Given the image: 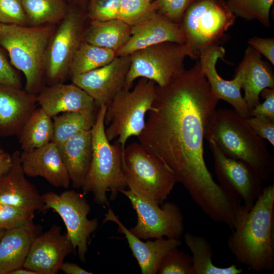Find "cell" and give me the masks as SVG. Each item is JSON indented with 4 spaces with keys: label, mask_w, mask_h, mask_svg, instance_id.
I'll use <instances>...</instances> for the list:
<instances>
[{
    "label": "cell",
    "mask_w": 274,
    "mask_h": 274,
    "mask_svg": "<svg viewBox=\"0 0 274 274\" xmlns=\"http://www.w3.org/2000/svg\"><path fill=\"white\" fill-rule=\"evenodd\" d=\"M235 17L224 0H197L191 4L180 25L186 37L192 59H198L209 48L218 45L234 23Z\"/></svg>",
    "instance_id": "ba28073f"
},
{
    "label": "cell",
    "mask_w": 274,
    "mask_h": 274,
    "mask_svg": "<svg viewBox=\"0 0 274 274\" xmlns=\"http://www.w3.org/2000/svg\"><path fill=\"white\" fill-rule=\"evenodd\" d=\"M107 105L97 108L96 119L91 129L92 155L90 168L81 188L84 195L91 193L95 203L108 205L111 200L126 190L127 184L122 167L123 150L117 142L111 144L105 133L104 116Z\"/></svg>",
    "instance_id": "277c9868"
},
{
    "label": "cell",
    "mask_w": 274,
    "mask_h": 274,
    "mask_svg": "<svg viewBox=\"0 0 274 274\" xmlns=\"http://www.w3.org/2000/svg\"><path fill=\"white\" fill-rule=\"evenodd\" d=\"M197 0H155V10L172 21L180 24L188 8Z\"/></svg>",
    "instance_id": "8d00e7d4"
},
{
    "label": "cell",
    "mask_w": 274,
    "mask_h": 274,
    "mask_svg": "<svg viewBox=\"0 0 274 274\" xmlns=\"http://www.w3.org/2000/svg\"><path fill=\"white\" fill-rule=\"evenodd\" d=\"M130 65L124 88H131L134 81L144 78L164 87L185 70L187 57L192 58L187 44L164 42L137 50L130 55Z\"/></svg>",
    "instance_id": "9c48e42d"
},
{
    "label": "cell",
    "mask_w": 274,
    "mask_h": 274,
    "mask_svg": "<svg viewBox=\"0 0 274 274\" xmlns=\"http://www.w3.org/2000/svg\"><path fill=\"white\" fill-rule=\"evenodd\" d=\"M147 1H148L149 2H151L152 1V0H147Z\"/></svg>",
    "instance_id": "681fc988"
},
{
    "label": "cell",
    "mask_w": 274,
    "mask_h": 274,
    "mask_svg": "<svg viewBox=\"0 0 274 274\" xmlns=\"http://www.w3.org/2000/svg\"><path fill=\"white\" fill-rule=\"evenodd\" d=\"M1 27H2V23L0 22V29H1Z\"/></svg>",
    "instance_id": "c3c4849f"
},
{
    "label": "cell",
    "mask_w": 274,
    "mask_h": 274,
    "mask_svg": "<svg viewBox=\"0 0 274 274\" xmlns=\"http://www.w3.org/2000/svg\"><path fill=\"white\" fill-rule=\"evenodd\" d=\"M0 22L5 24L28 25L22 0H0Z\"/></svg>",
    "instance_id": "74e56055"
},
{
    "label": "cell",
    "mask_w": 274,
    "mask_h": 274,
    "mask_svg": "<svg viewBox=\"0 0 274 274\" xmlns=\"http://www.w3.org/2000/svg\"><path fill=\"white\" fill-rule=\"evenodd\" d=\"M131 36V26L118 19L91 20L85 28L83 41L115 51L124 45Z\"/></svg>",
    "instance_id": "484cf974"
},
{
    "label": "cell",
    "mask_w": 274,
    "mask_h": 274,
    "mask_svg": "<svg viewBox=\"0 0 274 274\" xmlns=\"http://www.w3.org/2000/svg\"><path fill=\"white\" fill-rule=\"evenodd\" d=\"M213 140L225 156L249 164L264 182L274 172V157L263 139L250 127L246 118L234 110L218 109L206 140Z\"/></svg>",
    "instance_id": "3957f363"
},
{
    "label": "cell",
    "mask_w": 274,
    "mask_h": 274,
    "mask_svg": "<svg viewBox=\"0 0 274 274\" xmlns=\"http://www.w3.org/2000/svg\"><path fill=\"white\" fill-rule=\"evenodd\" d=\"M120 0H89L85 12L90 20L101 21L118 19Z\"/></svg>",
    "instance_id": "d590c367"
},
{
    "label": "cell",
    "mask_w": 274,
    "mask_h": 274,
    "mask_svg": "<svg viewBox=\"0 0 274 274\" xmlns=\"http://www.w3.org/2000/svg\"><path fill=\"white\" fill-rule=\"evenodd\" d=\"M6 230L0 228V240L5 233Z\"/></svg>",
    "instance_id": "7dc6e473"
},
{
    "label": "cell",
    "mask_w": 274,
    "mask_h": 274,
    "mask_svg": "<svg viewBox=\"0 0 274 274\" xmlns=\"http://www.w3.org/2000/svg\"><path fill=\"white\" fill-rule=\"evenodd\" d=\"M112 221L118 225V233L125 235L133 256L136 259L143 274H156L165 255L172 249L179 247L181 242L178 239L163 237L143 242L132 233L118 219L111 209L109 208L102 223Z\"/></svg>",
    "instance_id": "ffe728a7"
},
{
    "label": "cell",
    "mask_w": 274,
    "mask_h": 274,
    "mask_svg": "<svg viewBox=\"0 0 274 274\" xmlns=\"http://www.w3.org/2000/svg\"><path fill=\"white\" fill-rule=\"evenodd\" d=\"M85 195L74 190H66L58 194L50 191L42 195L44 210L52 209L61 218L66 234L78 253L80 261H86L90 236L98 225L97 218L89 219L91 211Z\"/></svg>",
    "instance_id": "8fae6325"
},
{
    "label": "cell",
    "mask_w": 274,
    "mask_h": 274,
    "mask_svg": "<svg viewBox=\"0 0 274 274\" xmlns=\"http://www.w3.org/2000/svg\"><path fill=\"white\" fill-rule=\"evenodd\" d=\"M260 94L265 100L250 111L251 116H263L274 120V88H265Z\"/></svg>",
    "instance_id": "60d3db41"
},
{
    "label": "cell",
    "mask_w": 274,
    "mask_h": 274,
    "mask_svg": "<svg viewBox=\"0 0 274 274\" xmlns=\"http://www.w3.org/2000/svg\"><path fill=\"white\" fill-rule=\"evenodd\" d=\"M130 65L129 55L116 56L108 64L72 77L71 80L94 100L98 108L107 105L124 88Z\"/></svg>",
    "instance_id": "5bb4252c"
},
{
    "label": "cell",
    "mask_w": 274,
    "mask_h": 274,
    "mask_svg": "<svg viewBox=\"0 0 274 274\" xmlns=\"http://www.w3.org/2000/svg\"><path fill=\"white\" fill-rule=\"evenodd\" d=\"M246 121L259 136L274 146V120L263 116H251L246 118Z\"/></svg>",
    "instance_id": "f35d334b"
},
{
    "label": "cell",
    "mask_w": 274,
    "mask_h": 274,
    "mask_svg": "<svg viewBox=\"0 0 274 274\" xmlns=\"http://www.w3.org/2000/svg\"><path fill=\"white\" fill-rule=\"evenodd\" d=\"M152 2L147 0H120L118 19L132 27L155 11Z\"/></svg>",
    "instance_id": "d6a6232c"
},
{
    "label": "cell",
    "mask_w": 274,
    "mask_h": 274,
    "mask_svg": "<svg viewBox=\"0 0 274 274\" xmlns=\"http://www.w3.org/2000/svg\"><path fill=\"white\" fill-rule=\"evenodd\" d=\"M168 42L186 44L187 39L180 24L155 11L147 19L131 27L129 40L116 51V56L129 55L144 48Z\"/></svg>",
    "instance_id": "2e32d148"
},
{
    "label": "cell",
    "mask_w": 274,
    "mask_h": 274,
    "mask_svg": "<svg viewBox=\"0 0 274 274\" xmlns=\"http://www.w3.org/2000/svg\"><path fill=\"white\" fill-rule=\"evenodd\" d=\"M73 5L78 6L85 10L89 0H70Z\"/></svg>",
    "instance_id": "bcb514c9"
},
{
    "label": "cell",
    "mask_w": 274,
    "mask_h": 274,
    "mask_svg": "<svg viewBox=\"0 0 274 274\" xmlns=\"http://www.w3.org/2000/svg\"><path fill=\"white\" fill-rule=\"evenodd\" d=\"M53 134L52 118L40 107L32 112L18 136L22 151H27L52 142Z\"/></svg>",
    "instance_id": "4316f807"
},
{
    "label": "cell",
    "mask_w": 274,
    "mask_h": 274,
    "mask_svg": "<svg viewBox=\"0 0 274 274\" xmlns=\"http://www.w3.org/2000/svg\"><path fill=\"white\" fill-rule=\"evenodd\" d=\"M178 248L172 249L165 255L161 262L157 273L194 274L192 256Z\"/></svg>",
    "instance_id": "836d02e7"
},
{
    "label": "cell",
    "mask_w": 274,
    "mask_h": 274,
    "mask_svg": "<svg viewBox=\"0 0 274 274\" xmlns=\"http://www.w3.org/2000/svg\"><path fill=\"white\" fill-rule=\"evenodd\" d=\"M219 100L196 59L167 85H156L152 109L138 136L212 219L228 213L236 200L235 194L215 182L204 159V140Z\"/></svg>",
    "instance_id": "6da1fadb"
},
{
    "label": "cell",
    "mask_w": 274,
    "mask_h": 274,
    "mask_svg": "<svg viewBox=\"0 0 274 274\" xmlns=\"http://www.w3.org/2000/svg\"><path fill=\"white\" fill-rule=\"evenodd\" d=\"M96 113V111H73L54 116L52 118V142L59 145L81 131L90 130L95 123Z\"/></svg>",
    "instance_id": "f546056e"
},
{
    "label": "cell",
    "mask_w": 274,
    "mask_h": 274,
    "mask_svg": "<svg viewBox=\"0 0 274 274\" xmlns=\"http://www.w3.org/2000/svg\"><path fill=\"white\" fill-rule=\"evenodd\" d=\"M55 24L39 26L2 24L0 45L8 52L12 64L25 78V90L37 95L43 87L44 62Z\"/></svg>",
    "instance_id": "5b68a950"
},
{
    "label": "cell",
    "mask_w": 274,
    "mask_h": 274,
    "mask_svg": "<svg viewBox=\"0 0 274 274\" xmlns=\"http://www.w3.org/2000/svg\"><path fill=\"white\" fill-rule=\"evenodd\" d=\"M116 51L82 41L76 50L70 66L71 77L99 68L111 62Z\"/></svg>",
    "instance_id": "4dcf8cb0"
},
{
    "label": "cell",
    "mask_w": 274,
    "mask_h": 274,
    "mask_svg": "<svg viewBox=\"0 0 274 274\" xmlns=\"http://www.w3.org/2000/svg\"><path fill=\"white\" fill-rule=\"evenodd\" d=\"M235 17L248 21L256 20L264 26H270L269 12L273 0H224Z\"/></svg>",
    "instance_id": "1f68e13d"
},
{
    "label": "cell",
    "mask_w": 274,
    "mask_h": 274,
    "mask_svg": "<svg viewBox=\"0 0 274 274\" xmlns=\"http://www.w3.org/2000/svg\"><path fill=\"white\" fill-rule=\"evenodd\" d=\"M122 167L128 188L159 205L164 203L177 183L164 162L140 143L125 147Z\"/></svg>",
    "instance_id": "52a82bcc"
},
{
    "label": "cell",
    "mask_w": 274,
    "mask_h": 274,
    "mask_svg": "<svg viewBox=\"0 0 274 274\" xmlns=\"http://www.w3.org/2000/svg\"><path fill=\"white\" fill-rule=\"evenodd\" d=\"M0 85L21 88L19 75L0 50Z\"/></svg>",
    "instance_id": "ab89813d"
},
{
    "label": "cell",
    "mask_w": 274,
    "mask_h": 274,
    "mask_svg": "<svg viewBox=\"0 0 274 274\" xmlns=\"http://www.w3.org/2000/svg\"><path fill=\"white\" fill-rule=\"evenodd\" d=\"M274 185L263 188L250 210L238 208L229 249L237 261L256 271L274 266Z\"/></svg>",
    "instance_id": "7a4b0ae2"
},
{
    "label": "cell",
    "mask_w": 274,
    "mask_h": 274,
    "mask_svg": "<svg viewBox=\"0 0 274 274\" xmlns=\"http://www.w3.org/2000/svg\"><path fill=\"white\" fill-rule=\"evenodd\" d=\"M20 152L12 154L10 170L0 178V203L11 204L36 212L44 211V203L35 186L25 177L22 168Z\"/></svg>",
    "instance_id": "d6986e66"
},
{
    "label": "cell",
    "mask_w": 274,
    "mask_h": 274,
    "mask_svg": "<svg viewBox=\"0 0 274 274\" xmlns=\"http://www.w3.org/2000/svg\"><path fill=\"white\" fill-rule=\"evenodd\" d=\"M35 212L0 203V228L9 230L33 221Z\"/></svg>",
    "instance_id": "e575fe53"
},
{
    "label": "cell",
    "mask_w": 274,
    "mask_h": 274,
    "mask_svg": "<svg viewBox=\"0 0 274 274\" xmlns=\"http://www.w3.org/2000/svg\"><path fill=\"white\" fill-rule=\"evenodd\" d=\"M57 145L71 183L73 187L81 188L92 159L91 129L81 131Z\"/></svg>",
    "instance_id": "cb8c5ba5"
},
{
    "label": "cell",
    "mask_w": 274,
    "mask_h": 274,
    "mask_svg": "<svg viewBox=\"0 0 274 274\" xmlns=\"http://www.w3.org/2000/svg\"><path fill=\"white\" fill-rule=\"evenodd\" d=\"M224 48L219 45L210 47L202 53L198 59L201 69L214 95L231 105L234 110L247 118L250 117V110L241 94L242 80L235 73L230 81L224 80L218 74L216 63L219 58L225 56Z\"/></svg>",
    "instance_id": "ac0fdd59"
},
{
    "label": "cell",
    "mask_w": 274,
    "mask_h": 274,
    "mask_svg": "<svg viewBox=\"0 0 274 274\" xmlns=\"http://www.w3.org/2000/svg\"><path fill=\"white\" fill-rule=\"evenodd\" d=\"M10 274H37L35 271L25 268L23 266L17 268L11 272Z\"/></svg>",
    "instance_id": "f6af8a7d"
},
{
    "label": "cell",
    "mask_w": 274,
    "mask_h": 274,
    "mask_svg": "<svg viewBox=\"0 0 274 274\" xmlns=\"http://www.w3.org/2000/svg\"><path fill=\"white\" fill-rule=\"evenodd\" d=\"M242 80L243 97L250 111L260 104V94L265 88H274V75L261 55L250 46L236 70Z\"/></svg>",
    "instance_id": "603a6c76"
},
{
    "label": "cell",
    "mask_w": 274,
    "mask_h": 274,
    "mask_svg": "<svg viewBox=\"0 0 274 274\" xmlns=\"http://www.w3.org/2000/svg\"><path fill=\"white\" fill-rule=\"evenodd\" d=\"M85 10L69 5L66 16L59 22L48 44L45 55V76L53 84L61 83L69 70L73 56L83 41Z\"/></svg>",
    "instance_id": "30bf717a"
},
{
    "label": "cell",
    "mask_w": 274,
    "mask_h": 274,
    "mask_svg": "<svg viewBox=\"0 0 274 274\" xmlns=\"http://www.w3.org/2000/svg\"><path fill=\"white\" fill-rule=\"evenodd\" d=\"M20 159L25 176L41 177L58 188H67L71 181L58 145L51 142L37 149L22 151Z\"/></svg>",
    "instance_id": "e0dca14e"
},
{
    "label": "cell",
    "mask_w": 274,
    "mask_h": 274,
    "mask_svg": "<svg viewBox=\"0 0 274 274\" xmlns=\"http://www.w3.org/2000/svg\"><path fill=\"white\" fill-rule=\"evenodd\" d=\"M207 140L219 185L238 194L250 210L262 192L263 180L247 163L227 157L213 140Z\"/></svg>",
    "instance_id": "4fadbf2b"
},
{
    "label": "cell",
    "mask_w": 274,
    "mask_h": 274,
    "mask_svg": "<svg viewBox=\"0 0 274 274\" xmlns=\"http://www.w3.org/2000/svg\"><path fill=\"white\" fill-rule=\"evenodd\" d=\"M74 252L66 233L54 224L49 230L33 239L23 267L37 274H56L65 258Z\"/></svg>",
    "instance_id": "9a60e30c"
},
{
    "label": "cell",
    "mask_w": 274,
    "mask_h": 274,
    "mask_svg": "<svg viewBox=\"0 0 274 274\" xmlns=\"http://www.w3.org/2000/svg\"><path fill=\"white\" fill-rule=\"evenodd\" d=\"M249 46L263 55L273 65L274 64V39L257 37L251 38L248 41Z\"/></svg>",
    "instance_id": "b9f144b4"
},
{
    "label": "cell",
    "mask_w": 274,
    "mask_h": 274,
    "mask_svg": "<svg viewBox=\"0 0 274 274\" xmlns=\"http://www.w3.org/2000/svg\"><path fill=\"white\" fill-rule=\"evenodd\" d=\"M37 235L33 221L5 231L0 240V274H10L23 266Z\"/></svg>",
    "instance_id": "d4e9b609"
},
{
    "label": "cell",
    "mask_w": 274,
    "mask_h": 274,
    "mask_svg": "<svg viewBox=\"0 0 274 274\" xmlns=\"http://www.w3.org/2000/svg\"><path fill=\"white\" fill-rule=\"evenodd\" d=\"M156 85L152 80L141 78L132 90L124 88L107 105V138L110 142L117 138L123 152L128 139L138 137L145 127L146 115L154 100Z\"/></svg>",
    "instance_id": "8992f818"
},
{
    "label": "cell",
    "mask_w": 274,
    "mask_h": 274,
    "mask_svg": "<svg viewBox=\"0 0 274 274\" xmlns=\"http://www.w3.org/2000/svg\"><path fill=\"white\" fill-rule=\"evenodd\" d=\"M60 270L66 274H92V272L87 271L78 265L71 262H63L60 266Z\"/></svg>",
    "instance_id": "ee69618b"
},
{
    "label": "cell",
    "mask_w": 274,
    "mask_h": 274,
    "mask_svg": "<svg viewBox=\"0 0 274 274\" xmlns=\"http://www.w3.org/2000/svg\"><path fill=\"white\" fill-rule=\"evenodd\" d=\"M12 162V154L6 152L0 144V178L10 170Z\"/></svg>",
    "instance_id": "7bdbcfd3"
},
{
    "label": "cell",
    "mask_w": 274,
    "mask_h": 274,
    "mask_svg": "<svg viewBox=\"0 0 274 274\" xmlns=\"http://www.w3.org/2000/svg\"><path fill=\"white\" fill-rule=\"evenodd\" d=\"M184 241L192 254L194 274H239L243 269L232 264L226 267L216 266L212 261L213 250L204 237L191 233L184 234Z\"/></svg>",
    "instance_id": "83f0119b"
},
{
    "label": "cell",
    "mask_w": 274,
    "mask_h": 274,
    "mask_svg": "<svg viewBox=\"0 0 274 274\" xmlns=\"http://www.w3.org/2000/svg\"><path fill=\"white\" fill-rule=\"evenodd\" d=\"M137 215V223L130 231L140 239H178L184 230V217L180 208L172 202L159 204L131 189L122 190Z\"/></svg>",
    "instance_id": "7c38bea8"
},
{
    "label": "cell",
    "mask_w": 274,
    "mask_h": 274,
    "mask_svg": "<svg viewBox=\"0 0 274 274\" xmlns=\"http://www.w3.org/2000/svg\"><path fill=\"white\" fill-rule=\"evenodd\" d=\"M37 100L51 118L67 112H94L97 109L94 100L73 83H58L44 87L37 95Z\"/></svg>",
    "instance_id": "7402d4cb"
},
{
    "label": "cell",
    "mask_w": 274,
    "mask_h": 274,
    "mask_svg": "<svg viewBox=\"0 0 274 274\" xmlns=\"http://www.w3.org/2000/svg\"><path fill=\"white\" fill-rule=\"evenodd\" d=\"M28 24H55L66 16L69 5L64 0H22Z\"/></svg>",
    "instance_id": "f1b7e54d"
},
{
    "label": "cell",
    "mask_w": 274,
    "mask_h": 274,
    "mask_svg": "<svg viewBox=\"0 0 274 274\" xmlns=\"http://www.w3.org/2000/svg\"><path fill=\"white\" fill-rule=\"evenodd\" d=\"M37 104V95L21 88L0 85V135H18Z\"/></svg>",
    "instance_id": "44dd1931"
}]
</instances>
